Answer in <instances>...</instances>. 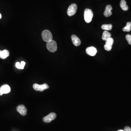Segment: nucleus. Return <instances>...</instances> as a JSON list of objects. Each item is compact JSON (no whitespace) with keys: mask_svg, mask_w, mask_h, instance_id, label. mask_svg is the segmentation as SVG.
<instances>
[{"mask_svg":"<svg viewBox=\"0 0 131 131\" xmlns=\"http://www.w3.org/2000/svg\"><path fill=\"white\" fill-rule=\"evenodd\" d=\"M93 13L91 9L86 8L84 11V19L87 23H89L92 20Z\"/></svg>","mask_w":131,"mask_h":131,"instance_id":"f257e3e1","label":"nucleus"},{"mask_svg":"<svg viewBox=\"0 0 131 131\" xmlns=\"http://www.w3.org/2000/svg\"><path fill=\"white\" fill-rule=\"evenodd\" d=\"M42 36L43 41L46 42H50L52 40V35L49 30L43 31L42 33Z\"/></svg>","mask_w":131,"mask_h":131,"instance_id":"f03ea898","label":"nucleus"},{"mask_svg":"<svg viewBox=\"0 0 131 131\" xmlns=\"http://www.w3.org/2000/svg\"><path fill=\"white\" fill-rule=\"evenodd\" d=\"M46 47L47 49L51 52H54L57 51V43L55 40H51L48 42L46 44Z\"/></svg>","mask_w":131,"mask_h":131,"instance_id":"7ed1b4c3","label":"nucleus"},{"mask_svg":"<svg viewBox=\"0 0 131 131\" xmlns=\"http://www.w3.org/2000/svg\"><path fill=\"white\" fill-rule=\"evenodd\" d=\"M33 87L35 90L36 91H43L49 88V87L47 84L46 83H44L42 85H40L38 84H34Z\"/></svg>","mask_w":131,"mask_h":131,"instance_id":"20e7f679","label":"nucleus"},{"mask_svg":"<svg viewBox=\"0 0 131 131\" xmlns=\"http://www.w3.org/2000/svg\"><path fill=\"white\" fill-rule=\"evenodd\" d=\"M77 10V6L75 4H71L70 6L68 9L67 14L70 17L73 16L75 14Z\"/></svg>","mask_w":131,"mask_h":131,"instance_id":"39448f33","label":"nucleus"},{"mask_svg":"<svg viewBox=\"0 0 131 131\" xmlns=\"http://www.w3.org/2000/svg\"><path fill=\"white\" fill-rule=\"evenodd\" d=\"M57 117V115L54 113H51L48 115L44 117L43 118V121L45 123H50L51 121L54 120Z\"/></svg>","mask_w":131,"mask_h":131,"instance_id":"423d86ee","label":"nucleus"},{"mask_svg":"<svg viewBox=\"0 0 131 131\" xmlns=\"http://www.w3.org/2000/svg\"><path fill=\"white\" fill-rule=\"evenodd\" d=\"M114 43V40L112 38L108 39L106 42V44L104 46V48L106 51H110L112 48V46Z\"/></svg>","mask_w":131,"mask_h":131,"instance_id":"0eeeda50","label":"nucleus"},{"mask_svg":"<svg viewBox=\"0 0 131 131\" xmlns=\"http://www.w3.org/2000/svg\"><path fill=\"white\" fill-rule=\"evenodd\" d=\"M11 91V88L9 85L5 84L3 85L0 88V95L2 96L3 94H6L9 93Z\"/></svg>","mask_w":131,"mask_h":131,"instance_id":"6e6552de","label":"nucleus"},{"mask_svg":"<svg viewBox=\"0 0 131 131\" xmlns=\"http://www.w3.org/2000/svg\"><path fill=\"white\" fill-rule=\"evenodd\" d=\"M17 110L21 115L25 116L27 113V109L24 105L18 106L17 108Z\"/></svg>","mask_w":131,"mask_h":131,"instance_id":"1a4fd4ad","label":"nucleus"},{"mask_svg":"<svg viewBox=\"0 0 131 131\" xmlns=\"http://www.w3.org/2000/svg\"><path fill=\"white\" fill-rule=\"evenodd\" d=\"M97 50L94 47H88L86 49V52L87 54L91 56H94L97 53Z\"/></svg>","mask_w":131,"mask_h":131,"instance_id":"9d476101","label":"nucleus"},{"mask_svg":"<svg viewBox=\"0 0 131 131\" xmlns=\"http://www.w3.org/2000/svg\"><path fill=\"white\" fill-rule=\"evenodd\" d=\"M71 40L74 45L75 46H79L81 44L80 40L75 35H72L71 36Z\"/></svg>","mask_w":131,"mask_h":131,"instance_id":"9b49d317","label":"nucleus"},{"mask_svg":"<svg viewBox=\"0 0 131 131\" xmlns=\"http://www.w3.org/2000/svg\"><path fill=\"white\" fill-rule=\"evenodd\" d=\"M112 7L110 5L107 6L106 7L105 10L104 12V15L106 17H108L111 16L112 13L111 10H112Z\"/></svg>","mask_w":131,"mask_h":131,"instance_id":"f8f14e48","label":"nucleus"},{"mask_svg":"<svg viewBox=\"0 0 131 131\" xmlns=\"http://www.w3.org/2000/svg\"><path fill=\"white\" fill-rule=\"evenodd\" d=\"M9 51L7 50H5L0 52V58L2 59H5L9 56Z\"/></svg>","mask_w":131,"mask_h":131,"instance_id":"ddd939ff","label":"nucleus"},{"mask_svg":"<svg viewBox=\"0 0 131 131\" xmlns=\"http://www.w3.org/2000/svg\"><path fill=\"white\" fill-rule=\"evenodd\" d=\"M111 38V34L107 31H105L103 32L102 35V39L103 40H107L108 39Z\"/></svg>","mask_w":131,"mask_h":131,"instance_id":"4468645a","label":"nucleus"},{"mask_svg":"<svg viewBox=\"0 0 131 131\" xmlns=\"http://www.w3.org/2000/svg\"><path fill=\"white\" fill-rule=\"evenodd\" d=\"M120 7L124 11H127L128 10L129 7H128V6L127 5L126 2L125 0H122L120 1Z\"/></svg>","mask_w":131,"mask_h":131,"instance_id":"2eb2a0df","label":"nucleus"},{"mask_svg":"<svg viewBox=\"0 0 131 131\" xmlns=\"http://www.w3.org/2000/svg\"><path fill=\"white\" fill-rule=\"evenodd\" d=\"M112 24H105L102 25L101 26L102 29L106 31H110L111 30L112 28Z\"/></svg>","mask_w":131,"mask_h":131,"instance_id":"dca6fc26","label":"nucleus"},{"mask_svg":"<svg viewBox=\"0 0 131 131\" xmlns=\"http://www.w3.org/2000/svg\"><path fill=\"white\" fill-rule=\"evenodd\" d=\"M131 30V24L130 22L127 23L126 26L123 28V31L125 32H129Z\"/></svg>","mask_w":131,"mask_h":131,"instance_id":"f3484780","label":"nucleus"},{"mask_svg":"<svg viewBox=\"0 0 131 131\" xmlns=\"http://www.w3.org/2000/svg\"><path fill=\"white\" fill-rule=\"evenodd\" d=\"M126 40H127L128 43L129 45H131V35L127 34L126 36Z\"/></svg>","mask_w":131,"mask_h":131,"instance_id":"a211bd4d","label":"nucleus"},{"mask_svg":"<svg viewBox=\"0 0 131 131\" xmlns=\"http://www.w3.org/2000/svg\"><path fill=\"white\" fill-rule=\"evenodd\" d=\"M26 63L22 61L21 63V69H23L24 68Z\"/></svg>","mask_w":131,"mask_h":131,"instance_id":"6ab92c4d","label":"nucleus"},{"mask_svg":"<svg viewBox=\"0 0 131 131\" xmlns=\"http://www.w3.org/2000/svg\"><path fill=\"white\" fill-rule=\"evenodd\" d=\"M15 66L17 68H18V69H21V64L19 62H17L16 64H15Z\"/></svg>","mask_w":131,"mask_h":131,"instance_id":"aec40b11","label":"nucleus"},{"mask_svg":"<svg viewBox=\"0 0 131 131\" xmlns=\"http://www.w3.org/2000/svg\"><path fill=\"white\" fill-rule=\"evenodd\" d=\"M124 131H131V129L129 126H126L125 127Z\"/></svg>","mask_w":131,"mask_h":131,"instance_id":"412c9836","label":"nucleus"},{"mask_svg":"<svg viewBox=\"0 0 131 131\" xmlns=\"http://www.w3.org/2000/svg\"><path fill=\"white\" fill-rule=\"evenodd\" d=\"M2 18V15H1V14L0 13V19H1Z\"/></svg>","mask_w":131,"mask_h":131,"instance_id":"4be33fe9","label":"nucleus"},{"mask_svg":"<svg viewBox=\"0 0 131 131\" xmlns=\"http://www.w3.org/2000/svg\"><path fill=\"white\" fill-rule=\"evenodd\" d=\"M117 131H124V130H118Z\"/></svg>","mask_w":131,"mask_h":131,"instance_id":"5701e85b","label":"nucleus"},{"mask_svg":"<svg viewBox=\"0 0 131 131\" xmlns=\"http://www.w3.org/2000/svg\"><path fill=\"white\" fill-rule=\"evenodd\" d=\"M1 51H1V50H0V52H1Z\"/></svg>","mask_w":131,"mask_h":131,"instance_id":"b1692460","label":"nucleus"},{"mask_svg":"<svg viewBox=\"0 0 131 131\" xmlns=\"http://www.w3.org/2000/svg\"><path fill=\"white\" fill-rule=\"evenodd\" d=\"M130 24H131V22H130Z\"/></svg>","mask_w":131,"mask_h":131,"instance_id":"393cba45","label":"nucleus"}]
</instances>
